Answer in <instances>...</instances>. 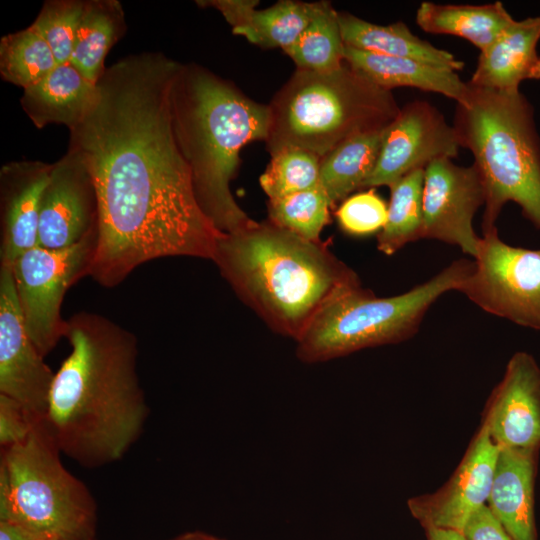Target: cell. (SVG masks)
<instances>
[{
	"label": "cell",
	"instance_id": "cell-1",
	"mask_svg": "<svg viewBox=\"0 0 540 540\" xmlns=\"http://www.w3.org/2000/svg\"><path fill=\"white\" fill-rule=\"evenodd\" d=\"M180 63L157 52L106 68L84 119L69 130L93 179L98 242L89 276L119 285L148 261L213 260L219 232L200 209L174 133L171 87Z\"/></svg>",
	"mask_w": 540,
	"mask_h": 540
},
{
	"label": "cell",
	"instance_id": "cell-2",
	"mask_svg": "<svg viewBox=\"0 0 540 540\" xmlns=\"http://www.w3.org/2000/svg\"><path fill=\"white\" fill-rule=\"evenodd\" d=\"M71 352L54 375L43 422L63 455L86 468L125 456L149 407L137 371V340L111 320L79 312L66 320Z\"/></svg>",
	"mask_w": 540,
	"mask_h": 540
},
{
	"label": "cell",
	"instance_id": "cell-3",
	"mask_svg": "<svg viewBox=\"0 0 540 540\" xmlns=\"http://www.w3.org/2000/svg\"><path fill=\"white\" fill-rule=\"evenodd\" d=\"M212 261L243 303L272 331L295 342L331 297L361 284L320 240L270 220L223 233Z\"/></svg>",
	"mask_w": 540,
	"mask_h": 540
},
{
	"label": "cell",
	"instance_id": "cell-4",
	"mask_svg": "<svg viewBox=\"0 0 540 540\" xmlns=\"http://www.w3.org/2000/svg\"><path fill=\"white\" fill-rule=\"evenodd\" d=\"M171 113L204 215L221 233L251 225L255 220L238 205L230 185L241 149L267 138L269 106L203 66L180 63L171 87Z\"/></svg>",
	"mask_w": 540,
	"mask_h": 540
},
{
	"label": "cell",
	"instance_id": "cell-5",
	"mask_svg": "<svg viewBox=\"0 0 540 540\" xmlns=\"http://www.w3.org/2000/svg\"><path fill=\"white\" fill-rule=\"evenodd\" d=\"M467 84L452 126L460 146L473 154L484 187L482 233L496 227L509 201L540 229V138L532 105L520 91Z\"/></svg>",
	"mask_w": 540,
	"mask_h": 540
},
{
	"label": "cell",
	"instance_id": "cell-6",
	"mask_svg": "<svg viewBox=\"0 0 540 540\" xmlns=\"http://www.w3.org/2000/svg\"><path fill=\"white\" fill-rule=\"evenodd\" d=\"M268 106L270 155L298 147L321 159L352 137L385 129L400 111L391 91L346 62L329 72L296 69Z\"/></svg>",
	"mask_w": 540,
	"mask_h": 540
},
{
	"label": "cell",
	"instance_id": "cell-7",
	"mask_svg": "<svg viewBox=\"0 0 540 540\" xmlns=\"http://www.w3.org/2000/svg\"><path fill=\"white\" fill-rule=\"evenodd\" d=\"M61 454L43 418L23 441L1 449L0 520L40 540H94L96 501Z\"/></svg>",
	"mask_w": 540,
	"mask_h": 540
},
{
	"label": "cell",
	"instance_id": "cell-8",
	"mask_svg": "<svg viewBox=\"0 0 540 540\" xmlns=\"http://www.w3.org/2000/svg\"><path fill=\"white\" fill-rule=\"evenodd\" d=\"M473 267V259L453 261L428 281L391 297H377L361 284L340 290L296 341L297 358L321 363L411 338L431 305L448 291H458Z\"/></svg>",
	"mask_w": 540,
	"mask_h": 540
},
{
	"label": "cell",
	"instance_id": "cell-9",
	"mask_svg": "<svg viewBox=\"0 0 540 540\" xmlns=\"http://www.w3.org/2000/svg\"><path fill=\"white\" fill-rule=\"evenodd\" d=\"M97 242L98 227L66 248L36 245L10 265L25 327L42 357L64 338L66 320L61 306L65 293L89 276Z\"/></svg>",
	"mask_w": 540,
	"mask_h": 540
},
{
	"label": "cell",
	"instance_id": "cell-10",
	"mask_svg": "<svg viewBox=\"0 0 540 540\" xmlns=\"http://www.w3.org/2000/svg\"><path fill=\"white\" fill-rule=\"evenodd\" d=\"M473 261L458 291L487 313L540 330V249L507 244L495 227L483 233Z\"/></svg>",
	"mask_w": 540,
	"mask_h": 540
},
{
	"label": "cell",
	"instance_id": "cell-11",
	"mask_svg": "<svg viewBox=\"0 0 540 540\" xmlns=\"http://www.w3.org/2000/svg\"><path fill=\"white\" fill-rule=\"evenodd\" d=\"M461 148L457 134L431 103L414 100L385 129L376 166L363 188H389L436 159L454 158Z\"/></svg>",
	"mask_w": 540,
	"mask_h": 540
},
{
	"label": "cell",
	"instance_id": "cell-12",
	"mask_svg": "<svg viewBox=\"0 0 540 540\" xmlns=\"http://www.w3.org/2000/svg\"><path fill=\"white\" fill-rule=\"evenodd\" d=\"M484 204V187L474 164L460 166L450 158L432 161L424 173L422 239L457 246L474 259L481 237L473 219Z\"/></svg>",
	"mask_w": 540,
	"mask_h": 540
},
{
	"label": "cell",
	"instance_id": "cell-13",
	"mask_svg": "<svg viewBox=\"0 0 540 540\" xmlns=\"http://www.w3.org/2000/svg\"><path fill=\"white\" fill-rule=\"evenodd\" d=\"M55 373L28 335L9 264L0 266V394L34 419L46 413Z\"/></svg>",
	"mask_w": 540,
	"mask_h": 540
},
{
	"label": "cell",
	"instance_id": "cell-14",
	"mask_svg": "<svg viewBox=\"0 0 540 540\" xmlns=\"http://www.w3.org/2000/svg\"><path fill=\"white\" fill-rule=\"evenodd\" d=\"M499 451L482 424L448 482L432 494L408 500L412 516L425 530L462 532L471 515L487 504Z\"/></svg>",
	"mask_w": 540,
	"mask_h": 540
},
{
	"label": "cell",
	"instance_id": "cell-15",
	"mask_svg": "<svg viewBox=\"0 0 540 540\" xmlns=\"http://www.w3.org/2000/svg\"><path fill=\"white\" fill-rule=\"evenodd\" d=\"M98 227V201L91 174L81 156L68 148L53 163L43 190L37 245L69 247Z\"/></svg>",
	"mask_w": 540,
	"mask_h": 540
},
{
	"label": "cell",
	"instance_id": "cell-16",
	"mask_svg": "<svg viewBox=\"0 0 540 540\" xmlns=\"http://www.w3.org/2000/svg\"><path fill=\"white\" fill-rule=\"evenodd\" d=\"M482 424L500 448L540 449V367L531 354L509 359Z\"/></svg>",
	"mask_w": 540,
	"mask_h": 540
},
{
	"label": "cell",
	"instance_id": "cell-17",
	"mask_svg": "<svg viewBox=\"0 0 540 540\" xmlns=\"http://www.w3.org/2000/svg\"><path fill=\"white\" fill-rule=\"evenodd\" d=\"M53 163L13 161L0 170L1 264L11 265L38 243L39 209Z\"/></svg>",
	"mask_w": 540,
	"mask_h": 540
},
{
	"label": "cell",
	"instance_id": "cell-18",
	"mask_svg": "<svg viewBox=\"0 0 540 540\" xmlns=\"http://www.w3.org/2000/svg\"><path fill=\"white\" fill-rule=\"evenodd\" d=\"M539 40L540 15L514 19L480 52L468 83L500 92H518L524 80L540 79Z\"/></svg>",
	"mask_w": 540,
	"mask_h": 540
},
{
	"label": "cell",
	"instance_id": "cell-19",
	"mask_svg": "<svg viewBox=\"0 0 540 540\" xmlns=\"http://www.w3.org/2000/svg\"><path fill=\"white\" fill-rule=\"evenodd\" d=\"M538 450L500 448L487 505L512 540H538L534 486Z\"/></svg>",
	"mask_w": 540,
	"mask_h": 540
},
{
	"label": "cell",
	"instance_id": "cell-20",
	"mask_svg": "<svg viewBox=\"0 0 540 540\" xmlns=\"http://www.w3.org/2000/svg\"><path fill=\"white\" fill-rule=\"evenodd\" d=\"M199 6L218 10L235 35L262 48L292 45L312 20L317 2L281 0L265 9H257L255 0H203Z\"/></svg>",
	"mask_w": 540,
	"mask_h": 540
},
{
	"label": "cell",
	"instance_id": "cell-21",
	"mask_svg": "<svg viewBox=\"0 0 540 540\" xmlns=\"http://www.w3.org/2000/svg\"><path fill=\"white\" fill-rule=\"evenodd\" d=\"M96 84L68 61L58 64L41 81L24 89L20 105L37 128L58 124L71 130L92 106Z\"/></svg>",
	"mask_w": 540,
	"mask_h": 540
},
{
	"label": "cell",
	"instance_id": "cell-22",
	"mask_svg": "<svg viewBox=\"0 0 540 540\" xmlns=\"http://www.w3.org/2000/svg\"><path fill=\"white\" fill-rule=\"evenodd\" d=\"M345 62L382 89L411 87L442 94L456 103L468 91L457 72L411 58L373 54L345 46Z\"/></svg>",
	"mask_w": 540,
	"mask_h": 540
},
{
	"label": "cell",
	"instance_id": "cell-23",
	"mask_svg": "<svg viewBox=\"0 0 540 540\" xmlns=\"http://www.w3.org/2000/svg\"><path fill=\"white\" fill-rule=\"evenodd\" d=\"M338 18L346 47L378 55L411 58L455 72L464 67V62L452 53L420 39L401 21L378 25L347 12H338Z\"/></svg>",
	"mask_w": 540,
	"mask_h": 540
},
{
	"label": "cell",
	"instance_id": "cell-24",
	"mask_svg": "<svg viewBox=\"0 0 540 540\" xmlns=\"http://www.w3.org/2000/svg\"><path fill=\"white\" fill-rule=\"evenodd\" d=\"M415 19L423 31L464 38L480 52L514 20L500 1L483 5L422 2Z\"/></svg>",
	"mask_w": 540,
	"mask_h": 540
},
{
	"label": "cell",
	"instance_id": "cell-25",
	"mask_svg": "<svg viewBox=\"0 0 540 540\" xmlns=\"http://www.w3.org/2000/svg\"><path fill=\"white\" fill-rule=\"evenodd\" d=\"M125 29L124 10L119 1H85L69 62L96 84L106 70V55Z\"/></svg>",
	"mask_w": 540,
	"mask_h": 540
},
{
	"label": "cell",
	"instance_id": "cell-26",
	"mask_svg": "<svg viewBox=\"0 0 540 540\" xmlns=\"http://www.w3.org/2000/svg\"><path fill=\"white\" fill-rule=\"evenodd\" d=\"M385 129L352 137L321 159L319 187L332 207L363 188L376 166Z\"/></svg>",
	"mask_w": 540,
	"mask_h": 540
},
{
	"label": "cell",
	"instance_id": "cell-27",
	"mask_svg": "<svg viewBox=\"0 0 540 540\" xmlns=\"http://www.w3.org/2000/svg\"><path fill=\"white\" fill-rule=\"evenodd\" d=\"M283 51L292 59L296 69L329 72L340 68L345 62V44L338 11L328 1H317L310 23Z\"/></svg>",
	"mask_w": 540,
	"mask_h": 540
},
{
	"label": "cell",
	"instance_id": "cell-28",
	"mask_svg": "<svg viewBox=\"0 0 540 540\" xmlns=\"http://www.w3.org/2000/svg\"><path fill=\"white\" fill-rule=\"evenodd\" d=\"M424 173L415 170L390 187L387 221L377 234V249L384 255L422 239Z\"/></svg>",
	"mask_w": 540,
	"mask_h": 540
},
{
	"label": "cell",
	"instance_id": "cell-29",
	"mask_svg": "<svg viewBox=\"0 0 540 540\" xmlns=\"http://www.w3.org/2000/svg\"><path fill=\"white\" fill-rule=\"evenodd\" d=\"M58 62L45 39L31 25L0 40V74L23 90L45 78Z\"/></svg>",
	"mask_w": 540,
	"mask_h": 540
},
{
	"label": "cell",
	"instance_id": "cell-30",
	"mask_svg": "<svg viewBox=\"0 0 540 540\" xmlns=\"http://www.w3.org/2000/svg\"><path fill=\"white\" fill-rule=\"evenodd\" d=\"M268 220L312 241H319L323 228L330 221L327 196L318 186L280 198L268 199Z\"/></svg>",
	"mask_w": 540,
	"mask_h": 540
},
{
	"label": "cell",
	"instance_id": "cell-31",
	"mask_svg": "<svg viewBox=\"0 0 540 540\" xmlns=\"http://www.w3.org/2000/svg\"><path fill=\"white\" fill-rule=\"evenodd\" d=\"M321 158L298 147L271 155L259 182L268 199H275L319 186Z\"/></svg>",
	"mask_w": 540,
	"mask_h": 540
},
{
	"label": "cell",
	"instance_id": "cell-32",
	"mask_svg": "<svg viewBox=\"0 0 540 540\" xmlns=\"http://www.w3.org/2000/svg\"><path fill=\"white\" fill-rule=\"evenodd\" d=\"M84 6L83 0L46 1L31 24L48 43L58 64L70 60Z\"/></svg>",
	"mask_w": 540,
	"mask_h": 540
},
{
	"label": "cell",
	"instance_id": "cell-33",
	"mask_svg": "<svg viewBox=\"0 0 540 540\" xmlns=\"http://www.w3.org/2000/svg\"><path fill=\"white\" fill-rule=\"evenodd\" d=\"M387 214L388 205L375 188L348 196L335 212L341 230L356 237L378 234L387 221Z\"/></svg>",
	"mask_w": 540,
	"mask_h": 540
},
{
	"label": "cell",
	"instance_id": "cell-34",
	"mask_svg": "<svg viewBox=\"0 0 540 540\" xmlns=\"http://www.w3.org/2000/svg\"><path fill=\"white\" fill-rule=\"evenodd\" d=\"M34 418L14 399L0 394V447L23 441L29 434Z\"/></svg>",
	"mask_w": 540,
	"mask_h": 540
},
{
	"label": "cell",
	"instance_id": "cell-35",
	"mask_svg": "<svg viewBox=\"0 0 540 540\" xmlns=\"http://www.w3.org/2000/svg\"><path fill=\"white\" fill-rule=\"evenodd\" d=\"M462 533L466 540H512L487 504L471 515Z\"/></svg>",
	"mask_w": 540,
	"mask_h": 540
},
{
	"label": "cell",
	"instance_id": "cell-36",
	"mask_svg": "<svg viewBox=\"0 0 540 540\" xmlns=\"http://www.w3.org/2000/svg\"><path fill=\"white\" fill-rule=\"evenodd\" d=\"M0 540H40L21 526L0 520Z\"/></svg>",
	"mask_w": 540,
	"mask_h": 540
},
{
	"label": "cell",
	"instance_id": "cell-37",
	"mask_svg": "<svg viewBox=\"0 0 540 540\" xmlns=\"http://www.w3.org/2000/svg\"><path fill=\"white\" fill-rule=\"evenodd\" d=\"M427 540H466L463 533L452 529H426Z\"/></svg>",
	"mask_w": 540,
	"mask_h": 540
},
{
	"label": "cell",
	"instance_id": "cell-38",
	"mask_svg": "<svg viewBox=\"0 0 540 540\" xmlns=\"http://www.w3.org/2000/svg\"><path fill=\"white\" fill-rule=\"evenodd\" d=\"M169 540H226V539L204 532V531L194 530V531H187L185 533L179 534Z\"/></svg>",
	"mask_w": 540,
	"mask_h": 540
}]
</instances>
